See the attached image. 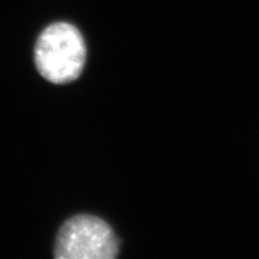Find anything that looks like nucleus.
Instances as JSON below:
<instances>
[{
  "label": "nucleus",
  "mask_w": 259,
  "mask_h": 259,
  "mask_svg": "<svg viewBox=\"0 0 259 259\" xmlns=\"http://www.w3.org/2000/svg\"><path fill=\"white\" fill-rule=\"evenodd\" d=\"M87 48L79 29L66 22L49 25L35 46L36 67L45 79L64 84L76 80L83 70Z\"/></svg>",
  "instance_id": "1"
},
{
  "label": "nucleus",
  "mask_w": 259,
  "mask_h": 259,
  "mask_svg": "<svg viewBox=\"0 0 259 259\" xmlns=\"http://www.w3.org/2000/svg\"><path fill=\"white\" fill-rule=\"evenodd\" d=\"M119 241L111 227L93 215H77L65 222L56 237L58 259H112Z\"/></svg>",
  "instance_id": "2"
}]
</instances>
